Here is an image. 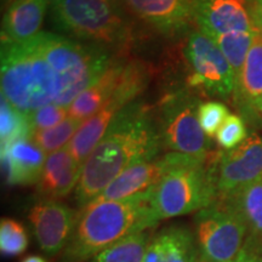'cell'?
I'll return each mask as SVG.
<instances>
[{
    "instance_id": "6da1fadb",
    "label": "cell",
    "mask_w": 262,
    "mask_h": 262,
    "mask_svg": "<svg viewBox=\"0 0 262 262\" xmlns=\"http://www.w3.org/2000/svg\"><path fill=\"white\" fill-rule=\"evenodd\" d=\"M163 146L148 107L133 102L118 114L106 135L81 165L75 201L85 208L134 164L158 157Z\"/></svg>"
},
{
    "instance_id": "7a4b0ae2",
    "label": "cell",
    "mask_w": 262,
    "mask_h": 262,
    "mask_svg": "<svg viewBox=\"0 0 262 262\" xmlns=\"http://www.w3.org/2000/svg\"><path fill=\"white\" fill-rule=\"evenodd\" d=\"M152 189L119 201H94L83 208L62 262L86 261L120 239L158 224L150 204Z\"/></svg>"
},
{
    "instance_id": "3957f363",
    "label": "cell",
    "mask_w": 262,
    "mask_h": 262,
    "mask_svg": "<svg viewBox=\"0 0 262 262\" xmlns=\"http://www.w3.org/2000/svg\"><path fill=\"white\" fill-rule=\"evenodd\" d=\"M2 96L19 112L31 116L39 108L56 102L58 81L32 39L14 42L2 39Z\"/></svg>"
},
{
    "instance_id": "277c9868",
    "label": "cell",
    "mask_w": 262,
    "mask_h": 262,
    "mask_svg": "<svg viewBox=\"0 0 262 262\" xmlns=\"http://www.w3.org/2000/svg\"><path fill=\"white\" fill-rule=\"evenodd\" d=\"M32 41L56 74L60 93L55 104L62 107H70L114 62L107 49L50 32H40Z\"/></svg>"
},
{
    "instance_id": "5b68a950",
    "label": "cell",
    "mask_w": 262,
    "mask_h": 262,
    "mask_svg": "<svg viewBox=\"0 0 262 262\" xmlns=\"http://www.w3.org/2000/svg\"><path fill=\"white\" fill-rule=\"evenodd\" d=\"M52 8V19L71 37L104 49H123L130 27L119 0H63Z\"/></svg>"
},
{
    "instance_id": "8992f818",
    "label": "cell",
    "mask_w": 262,
    "mask_h": 262,
    "mask_svg": "<svg viewBox=\"0 0 262 262\" xmlns=\"http://www.w3.org/2000/svg\"><path fill=\"white\" fill-rule=\"evenodd\" d=\"M209 160L191 157L153 187L150 204L157 221L199 211L217 199Z\"/></svg>"
},
{
    "instance_id": "52a82bcc",
    "label": "cell",
    "mask_w": 262,
    "mask_h": 262,
    "mask_svg": "<svg viewBox=\"0 0 262 262\" xmlns=\"http://www.w3.org/2000/svg\"><path fill=\"white\" fill-rule=\"evenodd\" d=\"M201 100L188 88L166 94L159 104L158 129L165 148L193 158L209 160L211 152V137L203 131L198 111Z\"/></svg>"
},
{
    "instance_id": "ba28073f",
    "label": "cell",
    "mask_w": 262,
    "mask_h": 262,
    "mask_svg": "<svg viewBox=\"0 0 262 262\" xmlns=\"http://www.w3.org/2000/svg\"><path fill=\"white\" fill-rule=\"evenodd\" d=\"M248 234L243 219L224 199H217L194 216L199 262H231L243 247Z\"/></svg>"
},
{
    "instance_id": "9c48e42d",
    "label": "cell",
    "mask_w": 262,
    "mask_h": 262,
    "mask_svg": "<svg viewBox=\"0 0 262 262\" xmlns=\"http://www.w3.org/2000/svg\"><path fill=\"white\" fill-rule=\"evenodd\" d=\"M182 56L187 68L189 89L206 96L233 100L235 78L227 58L210 37L199 29L188 33L183 42Z\"/></svg>"
},
{
    "instance_id": "30bf717a",
    "label": "cell",
    "mask_w": 262,
    "mask_h": 262,
    "mask_svg": "<svg viewBox=\"0 0 262 262\" xmlns=\"http://www.w3.org/2000/svg\"><path fill=\"white\" fill-rule=\"evenodd\" d=\"M149 81V71L139 61L125 64L122 83L98 112L84 120L67 148L75 160L83 165L88 157L106 135L108 127L122 111L136 100Z\"/></svg>"
},
{
    "instance_id": "8fae6325",
    "label": "cell",
    "mask_w": 262,
    "mask_h": 262,
    "mask_svg": "<svg viewBox=\"0 0 262 262\" xmlns=\"http://www.w3.org/2000/svg\"><path fill=\"white\" fill-rule=\"evenodd\" d=\"M209 166L217 199L261 181L262 135L253 133L234 148L214 153Z\"/></svg>"
},
{
    "instance_id": "7c38bea8",
    "label": "cell",
    "mask_w": 262,
    "mask_h": 262,
    "mask_svg": "<svg viewBox=\"0 0 262 262\" xmlns=\"http://www.w3.org/2000/svg\"><path fill=\"white\" fill-rule=\"evenodd\" d=\"M195 26L216 41L238 33L260 32L247 0H193Z\"/></svg>"
},
{
    "instance_id": "4fadbf2b",
    "label": "cell",
    "mask_w": 262,
    "mask_h": 262,
    "mask_svg": "<svg viewBox=\"0 0 262 262\" xmlns=\"http://www.w3.org/2000/svg\"><path fill=\"white\" fill-rule=\"evenodd\" d=\"M28 220L39 248L49 256H54L67 247L78 216L63 203L42 199L32 206Z\"/></svg>"
},
{
    "instance_id": "5bb4252c",
    "label": "cell",
    "mask_w": 262,
    "mask_h": 262,
    "mask_svg": "<svg viewBox=\"0 0 262 262\" xmlns=\"http://www.w3.org/2000/svg\"><path fill=\"white\" fill-rule=\"evenodd\" d=\"M191 156L170 152L162 157L139 162L120 173L94 201H119L156 187L170 170L181 165ZM93 201V202H94Z\"/></svg>"
},
{
    "instance_id": "9a60e30c",
    "label": "cell",
    "mask_w": 262,
    "mask_h": 262,
    "mask_svg": "<svg viewBox=\"0 0 262 262\" xmlns=\"http://www.w3.org/2000/svg\"><path fill=\"white\" fill-rule=\"evenodd\" d=\"M137 18L160 34H188L195 26L193 0H120Z\"/></svg>"
},
{
    "instance_id": "2e32d148",
    "label": "cell",
    "mask_w": 262,
    "mask_h": 262,
    "mask_svg": "<svg viewBox=\"0 0 262 262\" xmlns=\"http://www.w3.org/2000/svg\"><path fill=\"white\" fill-rule=\"evenodd\" d=\"M233 102L245 122L262 129V32L254 37L242 73L235 81Z\"/></svg>"
},
{
    "instance_id": "e0dca14e",
    "label": "cell",
    "mask_w": 262,
    "mask_h": 262,
    "mask_svg": "<svg viewBox=\"0 0 262 262\" xmlns=\"http://www.w3.org/2000/svg\"><path fill=\"white\" fill-rule=\"evenodd\" d=\"M47 153L31 140L19 139L2 147V163L6 181L15 186L38 183L44 168Z\"/></svg>"
},
{
    "instance_id": "ac0fdd59",
    "label": "cell",
    "mask_w": 262,
    "mask_h": 262,
    "mask_svg": "<svg viewBox=\"0 0 262 262\" xmlns=\"http://www.w3.org/2000/svg\"><path fill=\"white\" fill-rule=\"evenodd\" d=\"M81 165L71 155L67 147L47 156L40 180L37 183L38 193L44 199L63 198L77 188Z\"/></svg>"
},
{
    "instance_id": "d6986e66",
    "label": "cell",
    "mask_w": 262,
    "mask_h": 262,
    "mask_svg": "<svg viewBox=\"0 0 262 262\" xmlns=\"http://www.w3.org/2000/svg\"><path fill=\"white\" fill-rule=\"evenodd\" d=\"M49 4V0H14L3 17L2 39L25 42L37 37Z\"/></svg>"
},
{
    "instance_id": "ffe728a7",
    "label": "cell",
    "mask_w": 262,
    "mask_h": 262,
    "mask_svg": "<svg viewBox=\"0 0 262 262\" xmlns=\"http://www.w3.org/2000/svg\"><path fill=\"white\" fill-rule=\"evenodd\" d=\"M194 233L183 226H170L150 239L143 262H198Z\"/></svg>"
},
{
    "instance_id": "44dd1931",
    "label": "cell",
    "mask_w": 262,
    "mask_h": 262,
    "mask_svg": "<svg viewBox=\"0 0 262 262\" xmlns=\"http://www.w3.org/2000/svg\"><path fill=\"white\" fill-rule=\"evenodd\" d=\"M125 64L124 62L114 61L96 83L84 90L71 103L68 107V117L83 123L98 112L122 83Z\"/></svg>"
},
{
    "instance_id": "7402d4cb",
    "label": "cell",
    "mask_w": 262,
    "mask_h": 262,
    "mask_svg": "<svg viewBox=\"0 0 262 262\" xmlns=\"http://www.w3.org/2000/svg\"><path fill=\"white\" fill-rule=\"evenodd\" d=\"M241 215L249 234L262 239V180L224 198Z\"/></svg>"
},
{
    "instance_id": "603a6c76",
    "label": "cell",
    "mask_w": 262,
    "mask_h": 262,
    "mask_svg": "<svg viewBox=\"0 0 262 262\" xmlns=\"http://www.w3.org/2000/svg\"><path fill=\"white\" fill-rule=\"evenodd\" d=\"M149 242L146 231L130 234L104 249L90 262H143Z\"/></svg>"
},
{
    "instance_id": "cb8c5ba5",
    "label": "cell",
    "mask_w": 262,
    "mask_h": 262,
    "mask_svg": "<svg viewBox=\"0 0 262 262\" xmlns=\"http://www.w3.org/2000/svg\"><path fill=\"white\" fill-rule=\"evenodd\" d=\"M80 125L79 120L68 117L56 126L32 133L31 140L42 152L50 155L67 147Z\"/></svg>"
},
{
    "instance_id": "d4e9b609",
    "label": "cell",
    "mask_w": 262,
    "mask_h": 262,
    "mask_svg": "<svg viewBox=\"0 0 262 262\" xmlns=\"http://www.w3.org/2000/svg\"><path fill=\"white\" fill-rule=\"evenodd\" d=\"M2 129L0 145L4 147L19 139H27L32 135L29 116L19 112L4 96H2Z\"/></svg>"
},
{
    "instance_id": "484cf974",
    "label": "cell",
    "mask_w": 262,
    "mask_h": 262,
    "mask_svg": "<svg viewBox=\"0 0 262 262\" xmlns=\"http://www.w3.org/2000/svg\"><path fill=\"white\" fill-rule=\"evenodd\" d=\"M258 32L255 33H238V34L228 35V37L221 38L215 42L224 52V55L227 58V61L231 64L233 70L235 81L242 73V70L244 67L245 58L249 50H250L251 44H253L254 37Z\"/></svg>"
},
{
    "instance_id": "4316f807",
    "label": "cell",
    "mask_w": 262,
    "mask_h": 262,
    "mask_svg": "<svg viewBox=\"0 0 262 262\" xmlns=\"http://www.w3.org/2000/svg\"><path fill=\"white\" fill-rule=\"evenodd\" d=\"M28 234L18 221L2 219L0 222V251L5 256H17L24 254L28 247Z\"/></svg>"
},
{
    "instance_id": "83f0119b",
    "label": "cell",
    "mask_w": 262,
    "mask_h": 262,
    "mask_svg": "<svg viewBox=\"0 0 262 262\" xmlns=\"http://www.w3.org/2000/svg\"><path fill=\"white\" fill-rule=\"evenodd\" d=\"M228 116L229 111L227 106L220 101H205L199 106V123L203 131L209 137L216 136L219 129Z\"/></svg>"
},
{
    "instance_id": "f1b7e54d",
    "label": "cell",
    "mask_w": 262,
    "mask_h": 262,
    "mask_svg": "<svg viewBox=\"0 0 262 262\" xmlns=\"http://www.w3.org/2000/svg\"><path fill=\"white\" fill-rule=\"evenodd\" d=\"M248 136V129L243 118L237 114H229L215 137L219 145L227 150L237 147Z\"/></svg>"
},
{
    "instance_id": "f546056e",
    "label": "cell",
    "mask_w": 262,
    "mask_h": 262,
    "mask_svg": "<svg viewBox=\"0 0 262 262\" xmlns=\"http://www.w3.org/2000/svg\"><path fill=\"white\" fill-rule=\"evenodd\" d=\"M68 118V108L58 106V104L51 103L44 106L33 112L29 116L32 133L38 130L50 129L58 125Z\"/></svg>"
},
{
    "instance_id": "4dcf8cb0",
    "label": "cell",
    "mask_w": 262,
    "mask_h": 262,
    "mask_svg": "<svg viewBox=\"0 0 262 262\" xmlns=\"http://www.w3.org/2000/svg\"><path fill=\"white\" fill-rule=\"evenodd\" d=\"M231 262H262V239L248 234L243 247Z\"/></svg>"
},
{
    "instance_id": "1f68e13d",
    "label": "cell",
    "mask_w": 262,
    "mask_h": 262,
    "mask_svg": "<svg viewBox=\"0 0 262 262\" xmlns=\"http://www.w3.org/2000/svg\"><path fill=\"white\" fill-rule=\"evenodd\" d=\"M251 10H253L255 22L262 32V0H254L251 4Z\"/></svg>"
},
{
    "instance_id": "d6a6232c",
    "label": "cell",
    "mask_w": 262,
    "mask_h": 262,
    "mask_svg": "<svg viewBox=\"0 0 262 262\" xmlns=\"http://www.w3.org/2000/svg\"><path fill=\"white\" fill-rule=\"evenodd\" d=\"M21 262H48L44 257L38 256V255H29V256L25 257Z\"/></svg>"
},
{
    "instance_id": "836d02e7",
    "label": "cell",
    "mask_w": 262,
    "mask_h": 262,
    "mask_svg": "<svg viewBox=\"0 0 262 262\" xmlns=\"http://www.w3.org/2000/svg\"><path fill=\"white\" fill-rule=\"evenodd\" d=\"M14 2V0H2V5H3V8H8V6L11 4V3Z\"/></svg>"
},
{
    "instance_id": "e575fe53",
    "label": "cell",
    "mask_w": 262,
    "mask_h": 262,
    "mask_svg": "<svg viewBox=\"0 0 262 262\" xmlns=\"http://www.w3.org/2000/svg\"><path fill=\"white\" fill-rule=\"evenodd\" d=\"M61 2H63V0H49V3H50V5H51V6L57 5L58 3H61Z\"/></svg>"
}]
</instances>
